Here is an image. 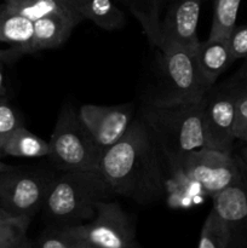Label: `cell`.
<instances>
[{
    "mask_svg": "<svg viewBox=\"0 0 247 248\" xmlns=\"http://www.w3.org/2000/svg\"><path fill=\"white\" fill-rule=\"evenodd\" d=\"M230 52L234 61L247 58V24L235 26L230 35L228 36Z\"/></svg>",
    "mask_w": 247,
    "mask_h": 248,
    "instance_id": "cell-26",
    "label": "cell"
},
{
    "mask_svg": "<svg viewBox=\"0 0 247 248\" xmlns=\"http://www.w3.org/2000/svg\"><path fill=\"white\" fill-rule=\"evenodd\" d=\"M80 16L82 19H90L106 31L120 29L126 23L123 11L114 4L113 0H84Z\"/></svg>",
    "mask_w": 247,
    "mask_h": 248,
    "instance_id": "cell-17",
    "label": "cell"
},
{
    "mask_svg": "<svg viewBox=\"0 0 247 248\" xmlns=\"http://www.w3.org/2000/svg\"><path fill=\"white\" fill-rule=\"evenodd\" d=\"M198 248H230L229 229L213 208L203 222Z\"/></svg>",
    "mask_w": 247,
    "mask_h": 248,
    "instance_id": "cell-20",
    "label": "cell"
},
{
    "mask_svg": "<svg viewBox=\"0 0 247 248\" xmlns=\"http://www.w3.org/2000/svg\"><path fill=\"white\" fill-rule=\"evenodd\" d=\"M181 172L213 198L244 177L241 166L232 154L210 148L194 150L184 159Z\"/></svg>",
    "mask_w": 247,
    "mask_h": 248,
    "instance_id": "cell-8",
    "label": "cell"
},
{
    "mask_svg": "<svg viewBox=\"0 0 247 248\" xmlns=\"http://www.w3.org/2000/svg\"><path fill=\"white\" fill-rule=\"evenodd\" d=\"M195 57L201 75L210 89L234 62L228 39L208 38L203 43L200 41L195 50Z\"/></svg>",
    "mask_w": 247,
    "mask_h": 248,
    "instance_id": "cell-13",
    "label": "cell"
},
{
    "mask_svg": "<svg viewBox=\"0 0 247 248\" xmlns=\"http://www.w3.org/2000/svg\"><path fill=\"white\" fill-rule=\"evenodd\" d=\"M19 126L22 125L19 124L14 109L5 102L0 101V149L4 145V143L6 142L7 138Z\"/></svg>",
    "mask_w": 247,
    "mask_h": 248,
    "instance_id": "cell-25",
    "label": "cell"
},
{
    "mask_svg": "<svg viewBox=\"0 0 247 248\" xmlns=\"http://www.w3.org/2000/svg\"><path fill=\"white\" fill-rule=\"evenodd\" d=\"M241 170L244 172L245 178L247 179V147L241 153Z\"/></svg>",
    "mask_w": 247,
    "mask_h": 248,
    "instance_id": "cell-31",
    "label": "cell"
},
{
    "mask_svg": "<svg viewBox=\"0 0 247 248\" xmlns=\"http://www.w3.org/2000/svg\"><path fill=\"white\" fill-rule=\"evenodd\" d=\"M5 217H12V216H10L6 211L2 210V208L0 207V218H5Z\"/></svg>",
    "mask_w": 247,
    "mask_h": 248,
    "instance_id": "cell-35",
    "label": "cell"
},
{
    "mask_svg": "<svg viewBox=\"0 0 247 248\" xmlns=\"http://www.w3.org/2000/svg\"><path fill=\"white\" fill-rule=\"evenodd\" d=\"M80 242L65 227H56L40 235L35 244L36 248H75Z\"/></svg>",
    "mask_w": 247,
    "mask_h": 248,
    "instance_id": "cell-23",
    "label": "cell"
},
{
    "mask_svg": "<svg viewBox=\"0 0 247 248\" xmlns=\"http://www.w3.org/2000/svg\"><path fill=\"white\" fill-rule=\"evenodd\" d=\"M232 87L239 92H247V58L244 67L237 73V82Z\"/></svg>",
    "mask_w": 247,
    "mask_h": 248,
    "instance_id": "cell-29",
    "label": "cell"
},
{
    "mask_svg": "<svg viewBox=\"0 0 247 248\" xmlns=\"http://www.w3.org/2000/svg\"><path fill=\"white\" fill-rule=\"evenodd\" d=\"M4 77H2V68L1 63H0V97L4 94Z\"/></svg>",
    "mask_w": 247,
    "mask_h": 248,
    "instance_id": "cell-33",
    "label": "cell"
},
{
    "mask_svg": "<svg viewBox=\"0 0 247 248\" xmlns=\"http://www.w3.org/2000/svg\"><path fill=\"white\" fill-rule=\"evenodd\" d=\"M203 109L205 98L170 106L149 103L143 108L140 119L152 132L161 155L176 171H181L191 152L206 148Z\"/></svg>",
    "mask_w": 247,
    "mask_h": 248,
    "instance_id": "cell-2",
    "label": "cell"
},
{
    "mask_svg": "<svg viewBox=\"0 0 247 248\" xmlns=\"http://www.w3.org/2000/svg\"><path fill=\"white\" fill-rule=\"evenodd\" d=\"M236 92L234 136L235 140L247 143V92Z\"/></svg>",
    "mask_w": 247,
    "mask_h": 248,
    "instance_id": "cell-24",
    "label": "cell"
},
{
    "mask_svg": "<svg viewBox=\"0 0 247 248\" xmlns=\"http://www.w3.org/2000/svg\"><path fill=\"white\" fill-rule=\"evenodd\" d=\"M2 11L22 15L31 21H36L47 15H62V16H67L74 19L77 24L81 22L68 14L53 0H6V4H5Z\"/></svg>",
    "mask_w": 247,
    "mask_h": 248,
    "instance_id": "cell-18",
    "label": "cell"
},
{
    "mask_svg": "<svg viewBox=\"0 0 247 248\" xmlns=\"http://www.w3.org/2000/svg\"><path fill=\"white\" fill-rule=\"evenodd\" d=\"M240 4L241 0H215V11L208 38L228 39L236 26Z\"/></svg>",
    "mask_w": 247,
    "mask_h": 248,
    "instance_id": "cell-19",
    "label": "cell"
},
{
    "mask_svg": "<svg viewBox=\"0 0 247 248\" xmlns=\"http://www.w3.org/2000/svg\"><path fill=\"white\" fill-rule=\"evenodd\" d=\"M79 116L94 142L104 152L126 135L135 120V107L131 103L119 106L82 104Z\"/></svg>",
    "mask_w": 247,
    "mask_h": 248,
    "instance_id": "cell-9",
    "label": "cell"
},
{
    "mask_svg": "<svg viewBox=\"0 0 247 248\" xmlns=\"http://www.w3.org/2000/svg\"><path fill=\"white\" fill-rule=\"evenodd\" d=\"M0 154L16 157H41L48 156V142L41 140L23 126H19L6 140L0 149Z\"/></svg>",
    "mask_w": 247,
    "mask_h": 248,
    "instance_id": "cell-16",
    "label": "cell"
},
{
    "mask_svg": "<svg viewBox=\"0 0 247 248\" xmlns=\"http://www.w3.org/2000/svg\"><path fill=\"white\" fill-rule=\"evenodd\" d=\"M161 152L142 119H135L126 135L104 150L98 171L115 195L148 203L161 195Z\"/></svg>",
    "mask_w": 247,
    "mask_h": 248,
    "instance_id": "cell-1",
    "label": "cell"
},
{
    "mask_svg": "<svg viewBox=\"0 0 247 248\" xmlns=\"http://www.w3.org/2000/svg\"><path fill=\"white\" fill-rule=\"evenodd\" d=\"M53 1L57 2L62 9H64L68 14H70L72 16H74L75 18H77L79 21H82L81 17L77 15V4H79L80 0H53Z\"/></svg>",
    "mask_w": 247,
    "mask_h": 248,
    "instance_id": "cell-27",
    "label": "cell"
},
{
    "mask_svg": "<svg viewBox=\"0 0 247 248\" xmlns=\"http://www.w3.org/2000/svg\"><path fill=\"white\" fill-rule=\"evenodd\" d=\"M125 5H127L128 9L132 11L136 18L140 22L143 17V12H144V7H143V0H121Z\"/></svg>",
    "mask_w": 247,
    "mask_h": 248,
    "instance_id": "cell-28",
    "label": "cell"
},
{
    "mask_svg": "<svg viewBox=\"0 0 247 248\" xmlns=\"http://www.w3.org/2000/svg\"><path fill=\"white\" fill-rule=\"evenodd\" d=\"M236 90L234 87L227 92H219L205 97L203 124H205L206 148L232 154L234 144V121Z\"/></svg>",
    "mask_w": 247,
    "mask_h": 248,
    "instance_id": "cell-10",
    "label": "cell"
},
{
    "mask_svg": "<svg viewBox=\"0 0 247 248\" xmlns=\"http://www.w3.org/2000/svg\"><path fill=\"white\" fill-rule=\"evenodd\" d=\"M5 248H36L35 247V244L34 242H31L28 239H23L22 241L17 242V244L12 245V246H9V247H5Z\"/></svg>",
    "mask_w": 247,
    "mask_h": 248,
    "instance_id": "cell-30",
    "label": "cell"
},
{
    "mask_svg": "<svg viewBox=\"0 0 247 248\" xmlns=\"http://www.w3.org/2000/svg\"><path fill=\"white\" fill-rule=\"evenodd\" d=\"M14 169H16V167H14V166H10V165L5 164V162L0 161V173H1V172L11 171V170H14Z\"/></svg>",
    "mask_w": 247,
    "mask_h": 248,
    "instance_id": "cell-32",
    "label": "cell"
},
{
    "mask_svg": "<svg viewBox=\"0 0 247 248\" xmlns=\"http://www.w3.org/2000/svg\"><path fill=\"white\" fill-rule=\"evenodd\" d=\"M46 173L18 171L17 169L0 173V207L12 217L31 219L40 210L52 183Z\"/></svg>",
    "mask_w": 247,
    "mask_h": 248,
    "instance_id": "cell-7",
    "label": "cell"
},
{
    "mask_svg": "<svg viewBox=\"0 0 247 248\" xmlns=\"http://www.w3.org/2000/svg\"><path fill=\"white\" fill-rule=\"evenodd\" d=\"M160 80L150 104L190 103L201 101L211 91L196 62L195 51L172 41L159 46Z\"/></svg>",
    "mask_w": 247,
    "mask_h": 248,
    "instance_id": "cell-4",
    "label": "cell"
},
{
    "mask_svg": "<svg viewBox=\"0 0 247 248\" xmlns=\"http://www.w3.org/2000/svg\"><path fill=\"white\" fill-rule=\"evenodd\" d=\"M202 0H176L161 23V45L172 41L190 50H196L200 44L198 23Z\"/></svg>",
    "mask_w": 247,
    "mask_h": 248,
    "instance_id": "cell-12",
    "label": "cell"
},
{
    "mask_svg": "<svg viewBox=\"0 0 247 248\" xmlns=\"http://www.w3.org/2000/svg\"><path fill=\"white\" fill-rule=\"evenodd\" d=\"M74 19L62 15H47L34 21V35L31 53L58 47L77 27Z\"/></svg>",
    "mask_w": 247,
    "mask_h": 248,
    "instance_id": "cell-14",
    "label": "cell"
},
{
    "mask_svg": "<svg viewBox=\"0 0 247 248\" xmlns=\"http://www.w3.org/2000/svg\"><path fill=\"white\" fill-rule=\"evenodd\" d=\"M165 4V0H143V17L140 19L143 29L150 43L159 47L161 43V21L160 12Z\"/></svg>",
    "mask_w": 247,
    "mask_h": 248,
    "instance_id": "cell-21",
    "label": "cell"
},
{
    "mask_svg": "<svg viewBox=\"0 0 247 248\" xmlns=\"http://www.w3.org/2000/svg\"><path fill=\"white\" fill-rule=\"evenodd\" d=\"M48 156L63 171H98L103 150L97 145L79 116L64 106L51 135Z\"/></svg>",
    "mask_w": 247,
    "mask_h": 248,
    "instance_id": "cell-5",
    "label": "cell"
},
{
    "mask_svg": "<svg viewBox=\"0 0 247 248\" xmlns=\"http://www.w3.org/2000/svg\"><path fill=\"white\" fill-rule=\"evenodd\" d=\"M115 195L99 171H64L52 179L43 211L57 227L84 224L96 215V206Z\"/></svg>",
    "mask_w": 247,
    "mask_h": 248,
    "instance_id": "cell-3",
    "label": "cell"
},
{
    "mask_svg": "<svg viewBox=\"0 0 247 248\" xmlns=\"http://www.w3.org/2000/svg\"><path fill=\"white\" fill-rule=\"evenodd\" d=\"M213 210L227 224L230 248H247V179L245 176L212 198Z\"/></svg>",
    "mask_w": 247,
    "mask_h": 248,
    "instance_id": "cell-11",
    "label": "cell"
},
{
    "mask_svg": "<svg viewBox=\"0 0 247 248\" xmlns=\"http://www.w3.org/2000/svg\"><path fill=\"white\" fill-rule=\"evenodd\" d=\"M34 35V21L18 14L1 11L0 41L12 44L15 51L29 55Z\"/></svg>",
    "mask_w": 247,
    "mask_h": 248,
    "instance_id": "cell-15",
    "label": "cell"
},
{
    "mask_svg": "<svg viewBox=\"0 0 247 248\" xmlns=\"http://www.w3.org/2000/svg\"><path fill=\"white\" fill-rule=\"evenodd\" d=\"M75 248H91V246H90V245H87L86 242H84V241H80L79 244H77V246L75 247Z\"/></svg>",
    "mask_w": 247,
    "mask_h": 248,
    "instance_id": "cell-34",
    "label": "cell"
},
{
    "mask_svg": "<svg viewBox=\"0 0 247 248\" xmlns=\"http://www.w3.org/2000/svg\"><path fill=\"white\" fill-rule=\"evenodd\" d=\"M77 239L96 248H137L132 220L118 202L101 201L89 223L65 227Z\"/></svg>",
    "mask_w": 247,
    "mask_h": 248,
    "instance_id": "cell-6",
    "label": "cell"
},
{
    "mask_svg": "<svg viewBox=\"0 0 247 248\" xmlns=\"http://www.w3.org/2000/svg\"><path fill=\"white\" fill-rule=\"evenodd\" d=\"M31 219L24 217L0 218V248L12 246L27 237Z\"/></svg>",
    "mask_w": 247,
    "mask_h": 248,
    "instance_id": "cell-22",
    "label": "cell"
},
{
    "mask_svg": "<svg viewBox=\"0 0 247 248\" xmlns=\"http://www.w3.org/2000/svg\"><path fill=\"white\" fill-rule=\"evenodd\" d=\"M91 248H96V247H91Z\"/></svg>",
    "mask_w": 247,
    "mask_h": 248,
    "instance_id": "cell-36",
    "label": "cell"
}]
</instances>
